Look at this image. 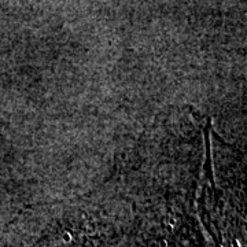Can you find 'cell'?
<instances>
[{"instance_id":"obj_1","label":"cell","mask_w":247,"mask_h":247,"mask_svg":"<svg viewBox=\"0 0 247 247\" xmlns=\"http://www.w3.org/2000/svg\"><path fill=\"white\" fill-rule=\"evenodd\" d=\"M63 240H65V242H69V240H70V236L67 235V233H65V235H63Z\"/></svg>"}]
</instances>
